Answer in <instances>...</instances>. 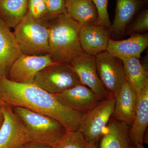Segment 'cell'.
<instances>
[{
  "label": "cell",
  "mask_w": 148,
  "mask_h": 148,
  "mask_svg": "<svg viewBox=\"0 0 148 148\" xmlns=\"http://www.w3.org/2000/svg\"><path fill=\"white\" fill-rule=\"evenodd\" d=\"M21 54L13 32L0 19V77L7 76L12 64Z\"/></svg>",
  "instance_id": "obj_14"
},
{
  "label": "cell",
  "mask_w": 148,
  "mask_h": 148,
  "mask_svg": "<svg viewBox=\"0 0 148 148\" xmlns=\"http://www.w3.org/2000/svg\"><path fill=\"white\" fill-rule=\"evenodd\" d=\"M0 98L12 108H24L53 118L64 125L67 132L77 131L87 115L66 108L53 94L34 83L14 82L5 76L0 77Z\"/></svg>",
  "instance_id": "obj_1"
},
{
  "label": "cell",
  "mask_w": 148,
  "mask_h": 148,
  "mask_svg": "<svg viewBox=\"0 0 148 148\" xmlns=\"http://www.w3.org/2000/svg\"><path fill=\"white\" fill-rule=\"evenodd\" d=\"M53 95L64 107L83 114L89 113L100 101L91 89L82 84Z\"/></svg>",
  "instance_id": "obj_11"
},
{
  "label": "cell",
  "mask_w": 148,
  "mask_h": 148,
  "mask_svg": "<svg viewBox=\"0 0 148 148\" xmlns=\"http://www.w3.org/2000/svg\"><path fill=\"white\" fill-rule=\"evenodd\" d=\"M98 11L99 24L109 30L112 24L108 12V0H92Z\"/></svg>",
  "instance_id": "obj_25"
},
{
  "label": "cell",
  "mask_w": 148,
  "mask_h": 148,
  "mask_svg": "<svg viewBox=\"0 0 148 148\" xmlns=\"http://www.w3.org/2000/svg\"><path fill=\"white\" fill-rule=\"evenodd\" d=\"M13 108L25 124L29 142L51 147L67 132L64 125L53 118L24 108Z\"/></svg>",
  "instance_id": "obj_4"
},
{
  "label": "cell",
  "mask_w": 148,
  "mask_h": 148,
  "mask_svg": "<svg viewBox=\"0 0 148 148\" xmlns=\"http://www.w3.org/2000/svg\"><path fill=\"white\" fill-rule=\"evenodd\" d=\"M146 1H148V0H146Z\"/></svg>",
  "instance_id": "obj_31"
},
{
  "label": "cell",
  "mask_w": 148,
  "mask_h": 148,
  "mask_svg": "<svg viewBox=\"0 0 148 148\" xmlns=\"http://www.w3.org/2000/svg\"><path fill=\"white\" fill-rule=\"evenodd\" d=\"M148 30V10L142 11L133 23L128 27L126 33L128 34L137 32H147Z\"/></svg>",
  "instance_id": "obj_26"
},
{
  "label": "cell",
  "mask_w": 148,
  "mask_h": 148,
  "mask_svg": "<svg viewBox=\"0 0 148 148\" xmlns=\"http://www.w3.org/2000/svg\"><path fill=\"white\" fill-rule=\"evenodd\" d=\"M48 20L62 14H67L66 0H45Z\"/></svg>",
  "instance_id": "obj_23"
},
{
  "label": "cell",
  "mask_w": 148,
  "mask_h": 148,
  "mask_svg": "<svg viewBox=\"0 0 148 148\" xmlns=\"http://www.w3.org/2000/svg\"><path fill=\"white\" fill-rule=\"evenodd\" d=\"M130 148H146L143 145V144H137V145H133L131 146Z\"/></svg>",
  "instance_id": "obj_29"
},
{
  "label": "cell",
  "mask_w": 148,
  "mask_h": 148,
  "mask_svg": "<svg viewBox=\"0 0 148 148\" xmlns=\"http://www.w3.org/2000/svg\"><path fill=\"white\" fill-rule=\"evenodd\" d=\"M48 24L47 18L37 19L26 14L14 28L13 34L21 54L29 56L48 54Z\"/></svg>",
  "instance_id": "obj_3"
},
{
  "label": "cell",
  "mask_w": 148,
  "mask_h": 148,
  "mask_svg": "<svg viewBox=\"0 0 148 148\" xmlns=\"http://www.w3.org/2000/svg\"><path fill=\"white\" fill-rule=\"evenodd\" d=\"M98 76L112 97L116 98L126 79L121 59L106 51L95 56Z\"/></svg>",
  "instance_id": "obj_7"
},
{
  "label": "cell",
  "mask_w": 148,
  "mask_h": 148,
  "mask_svg": "<svg viewBox=\"0 0 148 148\" xmlns=\"http://www.w3.org/2000/svg\"><path fill=\"white\" fill-rule=\"evenodd\" d=\"M2 104L3 101L0 98V128L1 127L4 120L2 110Z\"/></svg>",
  "instance_id": "obj_28"
},
{
  "label": "cell",
  "mask_w": 148,
  "mask_h": 148,
  "mask_svg": "<svg viewBox=\"0 0 148 148\" xmlns=\"http://www.w3.org/2000/svg\"><path fill=\"white\" fill-rule=\"evenodd\" d=\"M137 95L135 116L129 129L131 145L143 144V139L148 125V86Z\"/></svg>",
  "instance_id": "obj_17"
},
{
  "label": "cell",
  "mask_w": 148,
  "mask_h": 148,
  "mask_svg": "<svg viewBox=\"0 0 148 148\" xmlns=\"http://www.w3.org/2000/svg\"><path fill=\"white\" fill-rule=\"evenodd\" d=\"M115 98V105L112 116L131 126L135 116L137 95L127 80L125 81Z\"/></svg>",
  "instance_id": "obj_15"
},
{
  "label": "cell",
  "mask_w": 148,
  "mask_h": 148,
  "mask_svg": "<svg viewBox=\"0 0 148 148\" xmlns=\"http://www.w3.org/2000/svg\"><path fill=\"white\" fill-rule=\"evenodd\" d=\"M79 39L84 53L95 56L106 51L110 30L101 24L83 26L81 29Z\"/></svg>",
  "instance_id": "obj_12"
},
{
  "label": "cell",
  "mask_w": 148,
  "mask_h": 148,
  "mask_svg": "<svg viewBox=\"0 0 148 148\" xmlns=\"http://www.w3.org/2000/svg\"><path fill=\"white\" fill-rule=\"evenodd\" d=\"M81 27L67 14L49 20L48 54L54 63H69L84 53L80 42Z\"/></svg>",
  "instance_id": "obj_2"
},
{
  "label": "cell",
  "mask_w": 148,
  "mask_h": 148,
  "mask_svg": "<svg viewBox=\"0 0 148 148\" xmlns=\"http://www.w3.org/2000/svg\"><path fill=\"white\" fill-rule=\"evenodd\" d=\"M20 148H51V147L49 146L38 144V143L28 142Z\"/></svg>",
  "instance_id": "obj_27"
},
{
  "label": "cell",
  "mask_w": 148,
  "mask_h": 148,
  "mask_svg": "<svg viewBox=\"0 0 148 148\" xmlns=\"http://www.w3.org/2000/svg\"><path fill=\"white\" fill-rule=\"evenodd\" d=\"M148 46V34H135L127 39H109L107 51L112 55L122 59L135 57L140 59Z\"/></svg>",
  "instance_id": "obj_13"
},
{
  "label": "cell",
  "mask_w": 148,
  "mask_h": 148,
  "mask_svg": "<svg viewBox=\"0 0 148 148\" xmlns=\"http://www.w3.org/2000/svg\"><path fill=\"white\" fill-rule=\"evenodd\" d=\"M146 2L143 0H116L114 18L110 30V36L120 38L123 36L127 24Z\"/></svg>",
  "instance_id": "obj_16"
},
{
  "label": "cell",
  "mask_w": 148,
  "mask_h": 148,
  "mask_svg": "<svg viewBox=\"0 0 148 148\" xmlns=\"http://www.w3.org/2000/svg\"><path fill=\"white\" fill-rule=\"evenodd\" d=\"M89 144L78 131L66 132L51 148H85Z\"/></svg>",
  "instance_id": "obj_22"
},
{
  "label": "cell",
  "mask_w": 148,
  "mask_h": 148,
  "mask_svg": "<svg viewBox=\"0 0 148 148\" xmlns=\"http://www.w3.org/2000/svg\"><path fill=\"white\" fill-rule=\"evenodd\" d=\"M85 148H99V146L98 145V144L93 145H88Z\"/></svg>",
  "instance_id": "obj_30"
},
{
  "label": "cell",
  "mask_w": 148,
  "mask_h": 148,
  "mask_svg": "<svg viewBox=\"0 0 148 148\" xmlns=\"http://www.w3.org/2000/svg\"><path fill=\"white\" fill-rule=\"evenodd\" d=\"M34 84L51 94L61 93L81 84L69 63H57L43 69L37 74Z\"/></svg>",
  "instance_id": "obj_5"
},
{
  "label": "cell",
  "mask_w": 148,
  "mask_h": 148,
  "mask_svg": "<svg viewBox=\"0 0 148 148\" xmlns=\"http://www.w3.org/2000/svg\"><path fill=\"white\" fill-rule=\"evenodd\" d=\"M28 0H0V19L10 28H14L27 11Z\"/></svg>",
  "instance_id": "obj_21"
},
{
  "label": "cell",
  "mask_w": 148,
  "mask_h": 148,
  "mask_svg": "<svg viewBox=\"0 0 148 148\" xmlns=\"http://www.w3.org/2000/svg\"><path fill=\"white\" fill-rule=\"evenodd\" d=\"M67 14L82 26L97 25L99 18L92 0H66Z\"/></svg>",
  "instance_id": "obj_19"
},
{
  "label": "cell",
  "mask_w": 148,
  "mask_h": 148,
  "mask_svg": "<svg viewBox=\"0 0 148 148\" xmlns=\"http://www.w3.org/2000/svg\"><path fill=\"white\" fill-rule=\"evenodd\" d=\"M101 138L99 148H130L129 128L126 123L111 118Z\"/></svg>",
  "instance_id": "obj_18"
},
{
  "label": "cell",
  "mask_w": 148,
  "mask_h": 148,
  "mask_svg": "<svg viewBox=\"0 0 148 148\" xmlns=\"http://www.w3.org/2000/svg\"><path fill=\"white\" fill-rule=\"evenodd\" d=\"M69 63L76 74L81 84L91 89L99 101L112 97L98 76L95 56L84 52Z\"/></svg>",
  "instance_id": "obj_10"
},
{
  "label": "cell",
  "mask_w": 148,
  "mask_h": 148,
  "mask_svg": "<svg viewBox=\"0 0 148 148\" xmlns=\"http://www.w3.org/2000/svg\"><path fill=\"white\" fill-rule=\"evenodd\" d=\"M121 60L125 78L133 88L136 94L148 86V70L142 65L139 58L132 57Z\"/></svg>",
  "instance_id": "obj_20"
},
{
  "label": "cell",
  "mask_w": 148,
  "mask_h": 148,
  "mask_svg": "<svg viewBox=\"0 0 148 148\" xmlns=\"http://www.w3.org/2000/svg\"><path fill=\"white\" fill-rule=\"evenodd\" d=\"M56 64L48 54L40 56L21 54L11 66L7 78L18 83L33 84L39 72Z\"/></svg>",
  "instance_id": "obj_9"
},
{
  "label": "cell",
  "mask_w": 148,
  "mask_h": 148,
  "mask_svg": "<svg viewBox=\"0 0 148 148\" xmlns=\"http://www.w3.org/2000/svg\"><path fill=\"white\" fill-rule=\"evenodd\" d=\"M27 13L33 18L37 19L47 18V8L45 0H28Z\"/></svg>",
  "instance_id": "obj_24"
},
{
  "label": "cell",
  "mask_w": 148,
  "mask_h": 148,
  "mask_svg": "<svg viewBox=\"0 0 148 148\" xmlns=\"http://www.w3.org/2000/svg\"><path fill=\"white\" fill-rule=\"evenodd\" d=\"M115 102L113 97L100 101L82 122L78 131L89 145H96L101 140L113 113Z\"/></svg>",
  "instance_id": "obj_6"
},
{
  "label": "cell",
  "mask_w": 148,
  "mask_h": 148,
  "mask_svg": "<svg viewBox=\"0 0 148 148\" xmlns=\"http://www.w3.org/2000/svg\"><path fill=\"white\" fill-rule=\"evenodd\" d=\"M4 120L0 128V148H20L29 141L24 122L12 107L3 101Z\"/></svg>",
  "instance_id": "obj_8"
}]
</instances>
